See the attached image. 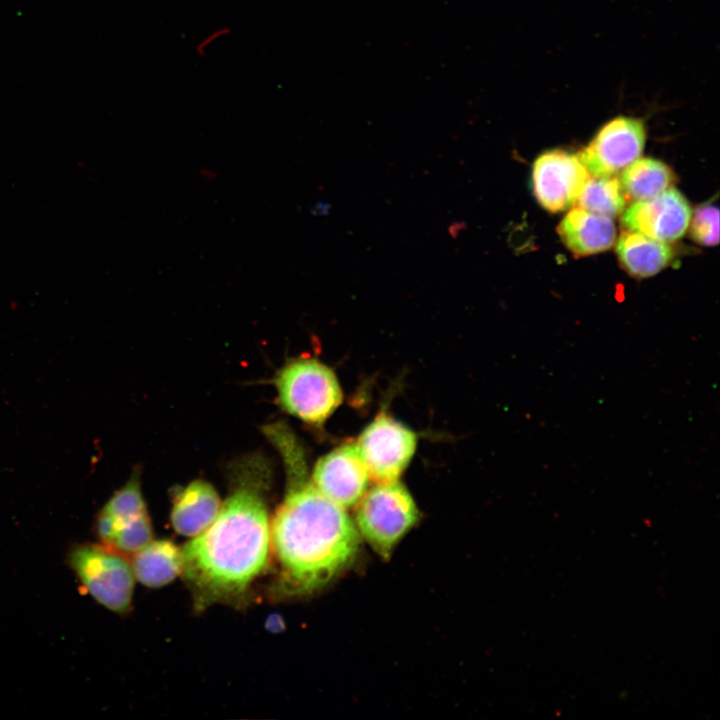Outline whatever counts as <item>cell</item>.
<instances>
[{"label":"cell","instance_id":"12","mask_svg":"<svg viewBox=\"0 0 720 720\" xmlns=\"http://www.w3.org/2000/svg\"><path fill=\"white\" fill-rule=\"evenodd\" d=\"M220 507L214 487L204 480H195L175 495L170 515L172 526L178 534L194 537L213 522Z\"/></svg>","mask_w":720,"mask_h":720},{"label":"cell","instance_id":"17","mask_svg":"<svg viewBox=\"0 0 720 720\" xmlns=\"http://www.w3.org/2000/svg\"><path fill=\"white\" fill-rule=\"evenodd\" d=\"M146 511L140 485V472L135 468L127 482L110 496L98 513L113 520H127Z\"/></svg>","mask_w":720,"mask_h":720},{"label":"cell","instance_id":"3","mask_svg":"<svg viewBox=\"0 0 720 720\" xmlns=\"http://www.w3.org/2000/svg\"><path fill=\"white\" fill-rule=\"evenodd\" d=\"M355 506L354 523L361 539L384 560L420 518L412 495L398 481L377 483Z\"/></svg>","mask_w":720,"mask_h":720},{"label":"cell","instance_id":"2","mask_svg":"<svg viewBox=\"0 0 720 720\" xmlns=\"http://www.w3.org/2000/svg\"><path fill=\"white\" fill-rule=\"evenodd\" d=\"M231 472L230 493L217 516L181 549V574L197 609L238 600L269 559L268 463L252 455L235 463Z\"/></svg>","mask_w":720,"mask_h":720},{"label":"cell","instance_id":"6","mask_svg":"<svg viewBox=\"0 0 720 720\" xmlns=\"http://www.w3.org/2000/svg\"><path fill=\"white\" fill-rule=\"evenodd\" d=\"M369 478L376 483L397 481L410 463L417 444L415 433L381 412L362 431L356 443Z\"/></svg>","mask_w":720,"mask_h":720},{"label":"cell","instance_id":"18","mask_svg":"<svg viewBox=\"0 0 720 720\" xmlns=\"http://www.w3.org/2000/svg\"><path fill=\"white\" fill-rule=\"evenodd\" d=\"M689 234L702 246H715L719 242V210L711 202L697 207L691 214Z\"/></svg>","mask_w":720,"mask_h":720},{"label":"cell","instance_id":"13","mask_svg":"<svg viewBox=\"0 0 720 720\" xmlns=\"http://www.w3.org/2000/svg\"><path fill=\"white\" fill-rule=\"evenodd\" d=\"M618 261L635 278H647L666 268L674 255L667 243L634 231H623L616 244Z\"/></svg>","mask_w":720,"mask_h":720},{"label":"cell","instance_id":"5","mask_svg":"<svg viewBox=\"0 0 720 720\" xmlns=\"http://www.w3.org/2000/svg\"><path fill=\"white\" fill-rule=\"evenodd\" d=\"M66 564L98 604L120 615L131 610L135 576L122 554L101 543L79 542L68 549Z\"/></svg>","mask_w":720,"mask_h":720},{"label":"cell","instance_id":"4","mask_svg":"<svg viewBox=\"0 0 720 720\" xmlns=\"http://www.w3.org/2000/svg\"><path fill=\"white\" fill-rule=\"evenodd\" d=\"M281 408L311 425L323 424L342 402L335 373L313 358H296L274 378Z\"/></svg>","mask_w":720,"mask_h":720},{"label":"cell","instance_id":"1","mask_svg":"<svg viewBox=\"0 0 720 720\" xmlns=\"http://www.w3.org/2000/svg\"><path fill=\"white\" fill-rule=\"evenodd\" d=\"M282 456L287 476L283 501L270 524V544L285 596H306L326 587L357 559L362 539L346 509L309 481L301 446L283 423L264 427Z\"/></svg>","mask_w":720,"mask_h":720},{"label":"cell","instance_id":"8","mask_svg":"<svg viewBox=\"0 0 720 720\" xmlns=\"http://www.w3.org/2000/svg\"><path fill=\"white\" fill-rule=\"evenodd\" d=\"M590 178L578 157L563 150L547 151L532 167V187L538 203L557 213L574 206Z\"/></svg>","mask_w":720,"mask_h":720},{"label":"cell","instance_id":"19","mask_svg":"<svg viewBox=\"0 0 720 720\" xmlns=\"http://www.w3.org/2000/svg\"><path fill=\"white\" fill-rule=\"evenodd\" d=\"M230 29L226 27L218 28L211 33L207 34L204 38L199 40L197 43L195 50L199 56L205 55L207 48L213 45L215 42H217L222 37L227 36L230 33Z\"/></svg>","mask_w":720,"mask_h":720},{"label":"cell","instance_id":"11","mask_svg":"<svg viewBox=\"0 0 720 720\" xmlns=\"http://www.w3.org/2000/svg\"><path fill=\"white\" fill-rule=\"evenodd\" d=\"M557 233L575 256L594 255L610 249L617 237L612 218L582 208L571 209L561 220Z\"/></svg>","mask_w":720,"mask_h":720},{"label":"cell","instance_id":"16","mask_svg":"<svg viewBox=\"0 0 720 720\" xmlns=\"http://www.w3.org/2000/svg\"><path fill=\"white\" fill-rule=\"evenodd\" d=\"M626 200L618 178L590 176L576 204L589 212L613 218L624 211Z\"/></svg>","mask_w":720,"mask_h":720},{"label":"cell","instance_id":"15","mask_svg":"<svg viewBox=\"0 0 720 720\" xmlns=\"http://www.w3.org/2000/svg\"><path fill=\"white\" fill-rule=\"evenodd\" d=\"M627 199L644 201L671 187L674 174L664 162L653 158H638L627 166L619 178Z\"/></svg>","mask_w":720,"mask_h":720},{"label":"cell","instance_id":"20","mask_svg":"<svg viewBox=\"0 0 720 720\" xmlns=\"http://www.w3.org/2000/svg\"><path fill=\"white\" fill-rule=\"evenodd\" d=\"M282 623L280 622V618L278 616H272L267 621V626L270 628V630H279L280 625Z\"/></svg>","mask_w":720,"mask_h":720},{"label":"cell","instance_id":"9","mask_svg":"<svg viewBox=\"0 0 720 720\" xmlns=\"http://www.w3.org/2000/svg\"><path fill=\"white\" fill-rule=\"evenodd\" d=\"M622 213L626 230L668 244L683 237L692 210L685 196L670 187L653 198L634 202Z\"/></svg>","mask_w":720,"mask_h":720},{"label":"cell","instance_id":"7","mask_svg":"<svg viewBox=\"0 0 720 720\" xmlns=\"http://www.w3.org/2000/svg\"><path fill=\"white\" fill-rule=\"evenodd\" d=\"M646 137L643 120L617 116L605 123L576 156L590 176H615L641 156Z\"/></svg>","mask_w":720,"mask_h":720},{"label":"cell","instance_id":"10","mask_svg":"<svg viewBox=\"0 0 720 720\" xmlns=\"http://www.w3.org/2000/svg\"><path fill=\"white\" fill-rule=\"evenodd\" d=\"M369 475L356 443H346L321 457L315 464L312 482L339 506L348 509L367 490Z\"/></svg>","mask_w":720,"mask_h":720},{"label":"cell","instance_id":"14","mask_svg":"<svg viewBox=\"0 0 720 720\" xmlns=\"http://www.w3.org/2000/svg\"><path fill=\"white\" fill-rule=\"evenodd\" d=\"M135 579L150 588L172 582L182 572L181 549L167 539L152 540L133 554Z\"/></svg>","mask_w":720,"mask_h":720}]
</instances>
